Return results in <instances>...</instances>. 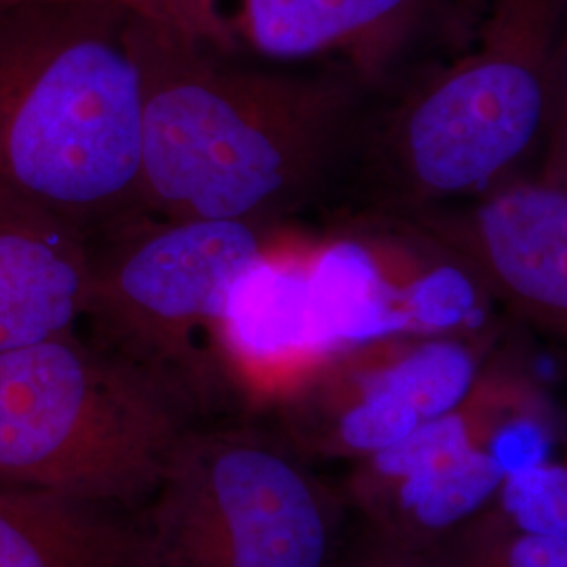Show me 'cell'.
Segmentation results:
<instances>
[{"mask_svg": "<svg viewBox=\"0 0 567 567\" xmlns=\"http://www.w3.org/2000/svg\"><path fill=\"white\" fill-rule=\"evenodd\" d=\"M433 555L440 567H567V540L513 526L489 508Z\"/></svg>", "mask_w": 567, "mask_h": 567, "instance_id": "cell-14", "label": "cell"}, {"mask_svg": "<svg viewBox=\"0 0 567 567\" xmlns=\"http://www.w3.org/2000/svg\"><path fill=\"white\" fill-rule=\"evenodd\" d=\"M386 219L435 250L489 301L567 349L564 189L529 175L468 203Z\"/></svg>", "mask_w": 567, "mask_h": 567, "instance_id": "cell-10", "label": "cell"}, {"mask_svg": "<svg viewBox=\"0 0 567 567\" xmlns=\"http://www.w3.org/2000/svg\"><path fill=\"white\" fill-rule=\"evenodd\" d=\"M564 416L529 365L498 351L475 385L395 446L351 466L341 496L386 543L433 553L538 463Z\"/></svg>", "mask_w": 567, "mask_h": 567, "instance_id": "cell-7", "label": "cell"}, {"mask_svg": "<svg viewBox=\"0 0 567 567\" xmlns=\"http://www.w3.org/2000/svg\"><path fill=\"white\" fill-rule=\"evenodd\" d=\"M567 0H484L465 41L372 107L355 154L364 213L404 217L529 177L555 102Z\"/></svg>", "mask_w": 567, "mask_h": 567, "instance_id": "cell-3", "label": "cell"}, {"mask_svg": "<svg viewBox=\"0 0 567 567\" xmlns=\"http://www.w3.org/2000/svg\"><path fill=\"white\" fill-rule=\"evenodd\" d=\"M234 60L344 68L379 95L426 42L458 47L484 0H126Z\"/></svg>", "mask_w": 567, "mask_h": 567, "instance_id": "cell-9", "label": "cell"}, {"mask_svg": "<svg viewBox=\"0 0 567 567\" xmlns=\"http://www.w3.org/2000/svg\"><path fill=\"white\" fill-rule=\"evenodd\" d=\"M192 425L79 330L0 351V486L135 511Z\"/></svg>", "mask_w": 567, "mask_h": 567, "instance_id": "cell-5", "label": "cell"}, {"mask_svg": "<svg viewBox=\"0 0 567 567\" xmlns=\"http://www.w3.org/2000/svg\"><path fill=\"white\" fill-rule=\"evenodd\" d=\"M492 508L513 526L567 540V419L547 454L511 475Z\"/></svg>", "mask_w": 567, "mask_h": 567, "instance_id": "cell-15", "label": "cell"}, {"mask_svg": "<svg viewBox=\"0 0 567 567\" xmlns=\"http://www.w3.org/2000/svg\"><path fill=\"white\" fill-rule=\"evenodd\" d=\"M498 351V332L461 326L393 332L326 353L267 412L311 461L358 463L456 404Z\"/></svg>", "mask_w": 567, "mask_h": 567, "instance_id": "cell-8", "label": "cell"}, {"mask_svg": "<svg viewBox=\"0 0 567 567\" xmlns=\"http://www.w3.org/2000/svg\"><path fill=\"white\" fill-rule=\"evenodd\" d=\"M86 290L81 229L0 194V351L79 330Z\"/></svg>", "mask_w": 567, "mask_h": 567, "instance_id": "cell-12", "label": "cell"}, {"mask_svg": "<svg viewBox=\"0 0 567 567\" xmlns=\"http://www.w3.org/2000/svg\"><path fill=\"white\" fill-rule=\"evenodd\" d=\"M282 238L276 227L140 213L89 238L82 324L192 423L244 410L224 349L234 280Z\"/></svg>", "mask_w": 567, "mask_h": 567, "instance_id": "cell-4", "label": "cell"}, {"mask_svg": "<svg viewBox=\"0 0 567 567\" xmlns=\"http://www.w3.org/2000/svg\"><path fill=\"white\" fill-rule=\"evenodd\" d=\"M133 47L143 208L163 219L278 229L351 168L379 95L344 68L227 58L135 9Z\"/></svg>", "mask_w": 567, "mask_h": 567, "instance_id": "cell-1", "label": "cell"}, {"mask_svg": "<svg viewBox=\"0 0 567 567\" xmlns=\"http://www.w3.org/2000/svg\"><path fill=\"white\" fill-rule=\"evenodd\" d=\"M135 515L0 486V567H137Z\"/></svg>", "mask_w": 567, "mask_h": 567, "instance_id": "cell-13", "label": "cell"}, {"mask_svg": "<svg viewBox=\"0 0 567 567\" xmlns=\"http://www.w3.org/2000/svg\"><path fill=\"white\" fill-rule=\"evenodd\" d=\"M143 86L126 0L0 16V194L86 238L145 213Z\"/></svg>", "mask_w": 567, "mask_h": 567, "instance_id": "cell-2", "label": "cell"}, {"mask_svg": "<svg viewBox=\"0 0 567 567\" xmlns=\"http://www.w3.org/2000/svg\"><path fill=\"white\" fill-rule=\"evenodd\" d=\"M18 2H21V0H0V16L7 13L9 9H13Z\"/></svg>", "mask_w": 567, "mask_h": 567, "instance_id": "cell-18", "label": "cell"}, {"mask_svg": "<svg viewBox=\"0 0 567 567\" xmlns=\"http://www.w3.org/2000/svg\"><path fill=\"white\" fill-rule=\"evenodd\" d=\"M332 567H440L433 553H419L386 543L365 529L364 536L341 550Z\"/></svg>", "mask_w": 567, "mask_h": 567, "instance_id": "cell-17", "label": "cell"}, {"mask_svg": "<svg viewBox=\"0 0 567 567\" xmlns=\"http://www.w3.org/2000/svg\"><path fill=\"white\" fill-rule=\"evenodd\" d=\"M309 252L311 246L280 240L229 288L224 349L244 412L269 410L337 349L316 307Z\"/></svg>", "mask_w": 567, "mask_h": 567, "instance_id": "cell-11", "label": "cell"}, {"mask_svg": "<svg viewBox=\"0 0 567 567\" xmlns=\"http://www.w3.org/2000/svg\"><path fill=\"white\" fill-rule=\"evenodd\" d=\"M532 175L564 189L567 194V30L561 47V61L547 137Z\"/></svg>", "mask_w": 567, "mask_h": 567, "instance_id": "cell-16", "label": "cell"}, {"mask_svg": "<svg viewBox=\"0 0 567 567\" xmlns=\"http://www.w3.org/2000/svg\"><path fill=\"white\" fill-rule=\"evenodd\" d=\"M344 507L274 429L198 423L135 508L137 567H332Z\"/></svg>", "mask_w": 567, "mask_h": 567, "instance_id": "cell-6", "label": "cell"}]
</instances>
